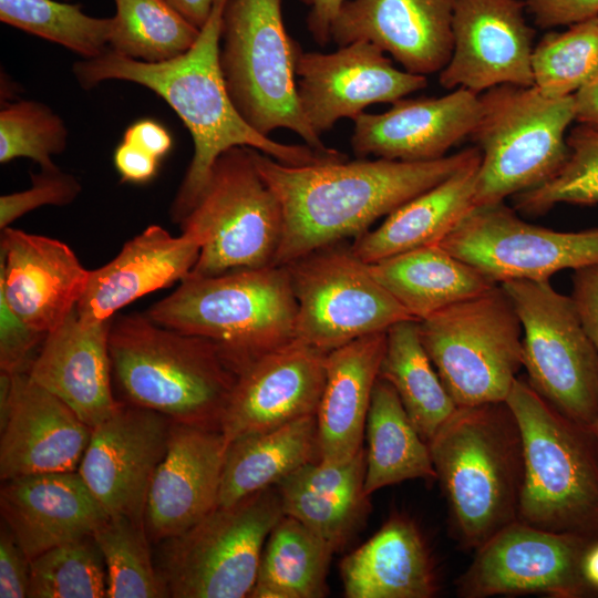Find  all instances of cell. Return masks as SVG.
<instances>
[{
  "label": "cell",
  "instance_id": "52a82bcc",
  "mask_svg": "<svg viewBox=\"0 0 598 598\" xmlns=\"http://www.w3.org/2000/svg\"><path fill=\"white\" fill-rule=\"evenodd\" d=\"M301 48L285 27L282 0H227L219 61L237 111L258 133L279 128L311 148L332 153L309 125L297 97L296 60Z\"/></svg>",
  "mask_w": 598,
  "mask_h": 598
},
{
  "label": "cell",
  "instance_id": "7bdbcfd3",
  "mask_svg": "<svg viewBox=\"0 0 598 598\" xmlns=\"http://www.w3.org/2000/svg\"><path fill=\"white\" fill-rule=\"evenodd\" d=\"M63 120L48 105L33 100L8 103L0 111V162L19 157L37 162L41 169L58 167L52 156L68 145Z\"/></svg>",
  "mask_w": 598,
  "mask_h": 598
},
{
  "label": "cell",
  "instance_id": "b9f144b4",
  "mask_svg": "<svg viewBox=\"0 0 598 598\" xmlns=\"http://www.w3.org/2000/svg\"><path fill=\"white\" fill-rule=\"evenodd\" d=\"M568 157L546 183L516 194L515 208L525 215H542L566 203L598 204V128L579 124L567 135Z\"/></svg>",
  "mask_w": 598,
  "mask_h": 598
},
{
  "label": "cell",
  "instance_id": "f907efd6",
  "mask_svg": "<svg viewBox=\"0 0 598 598\" xmlns=\"http://www.w3.org/2000/svg\"><path fill=\"white\" fill-rule=\"evenodd\" d=\"M123 142L135 145L158 159L165 156L173 145L166 127L151 118H142L131 124L123 134Z\"/></svg>",
  "mask_w": 598,
  "mask_h": 598
},
{
  "label": "cell",
  "instance_id": "f1b7e54d",
  "mask_svg": "<svg viewBox=\"0 0 598 598\" xmlns=\"http://www.w3.org/2000/svg\"><path fill=\"white\" fill-rule=\"evenodd\" d=\"M347 598H431L439 590L430 548L405 515H392L340 563Z\"/></svg>",
  "mask_w": 598,
  "mask_h": 598
},
{
  "label": "cell",
  "instance_id": "e0dca14e",
  "mask_svg": "<svg viewBox=\"0 0 598 598\" xmlns=\"http://www.w3.org/2000/svg\"><path fill=\"white\" fill-rule=\"evenodd\" d=\"M174 423L158 412L120 402L92 429L78 472L110 516L144 525L148 488Z\"/></svg>",
  "mask_w": 598,
  "mask_h": 598
},
{
  "label": "cell",
  "instance_id": "7dc6e473",
  "mask_svg": "<svg viewBox=\"0 0 598 598\" xmlns=\"http://www.w3.org/2000/svg\"><path fill=\"white\" fill-rule=\"evenodd\" d=\"M526 11L542 29L571 25L598 17V0H525Z\"/></svg>",
  "mask_w": 598,
  "mask_h": 598
},
{
  "label": "cell",
  "instance_id": "e575fe53",
  "mask_svg": "<svg viewBox=\"0 0 598 598\" xmlns=\"http://www.w3.org/2000/svg\"><path fill=\"white\" fill-rule=\"evenodd\" d=\"M334 548L292 516L283 515L265 543L250 598H321Z\"/></svg>",
  "mask_w": 598,
  "mask_h": 598
},
{
  "label": "cell",
  "instance_id": "8d00e7d4",
  "mask_svg": "<svg viewBox=\"0 0 598 598\" xmlns=\"http://www.w3.org/2000/svg\"><path fill=\"white\" fill-rule=\"evenodd\" d=\"M109 49L123 56L158 63L192 48L200 29L166 0H114Z\"/></svg>",
  "mask_w": 598,
  "mask_h": 598
},
{
  "label": "cell",
  "instance_id": "9f6ffc18",
  "mask_svg": "<svg viewBox=\"0 0 598 598\" xmlns=\"http://www.w3.org/2000/svg\"><path fill=\"white\" fill-rule=\"evenodd\" d=\"M594 432H595L596 443H597V448H598V419H597L596 424L594 426Z\"/></svg>",
  "mask_w": 598,
  "mask_h": 598
},
{
  "label": "cell",
  "instance_id": "277c9868",
  "mask_svg": "<svg viewBox=\"0 0 598 598\" xmlns=\"http://www.w3.org/2000/svg\"><path fill=\"white\" fill-rule=\"evenodd\" d=\"M429 447L462 548L475 551L518 519L524 445L506 401L457 406Z\"/></svg>",
  "mask_w": 598,
  "mask_h": 598
},
{
  "label": "cell",
  "instance_id": "836d02e7",
  "mask_svg": "<svg viewBox=\"0 0 598 598\" xmlns=\"http://www.w3.org/2000/svg\"><path fill=\"white\" fill-rule=\"evenodd\" d=\"M364 435L368 496L409 480H436L429 443L413 425L393 386L381 377L373 386Z\"/></svg>",
  "mask_w": 598,
  "mask_h": 598
},
{
  "label": "cell",
  "instance_id": "ee69618b",
  "mask_svg": "<svg viewBox=\"0 0 598 598\" xmlns=\"http://www.w3.org/2000/svg\"><path fill=\"white\" fill-rule=\"evenodd\" d=\"M30 188L0 197V228L9 227L24 214L44 205L65 206L81 192L79 181L59 167L31 174Z\"/></svg>",
  "mask_w": 598,
  "mask_h": 598
},
{
  "label": "cell",
  "instance_id": "2e32d148",
  "mask_svg": "<svg viewBox=\"0 0 598 598\" xmlns=\"http://www.w3.org/2000/svg\"><path fill=\"white\" fill-rule=\"evenodd\" d=\"M295 72L300 109L319 136L341 118L354 121L372 104H392L427 85L426 76L395 68L385 52L368 41L330 53L301 49Z\"/></svg>",
  "mask_w": 598,
  "mask_h": 598
},
{
  "label": "cell",
  "instance_id": "74e56055",
  "mask_svg": "<svg viewBox=\"0 0 598 598\" xmlns=\"http://www.w3.org/2000/svg\"><path fill=\"white\" fill-rule=\"evenodd\" d=\"M93 537L106 568L107 598L168 597L143 524L125 516H109Z\"/></svg>",
  "mask_w": 598,
  "mask_h": 598
},
{
  "label": "cell",
  "instance_id": "cb8c5ba5",
  "mask_svg": "<svg viewBox=\"0 0 598 598\" xmlns=\"http://www.w3.org/2000/svg\"><path fill=\"white\" fill-rule=\"evenodd\" d=\"M480 113V94L463 87L440 97H403L383 113L360 114L350 143L360 158L435 161L471 136Z\"/></svg>",
  "mask_w": 598,
  "mask_h": 598
},
{
  "label": "cell",
  "instance_id": "4fadbf2b",
  "mask_svg": "<svg viewBox=\"0 0 598 598\" xmlns=\"http://www.w3.org/2000/svg\"><path fill=\"white\" fill-rule=\"evenodd\" d=\"M285 267L297 301L295 339L324 353L413 319L343 241Z\"/></svg>",
  "mask_w": 598,
  "mask_h": 598
},
{
  "label": "cell",
  "instance_id": "83f0119b",
  "mask_svg": "<svg viewBox=\"0 0 598 598\" xmlns=\"http://www.w3.org/2000/svg\"><path fill=\"white\" fill-rule=\"evenodd\" d=\"M385 344L386 331H382L327 352L324 386L316 412L319 462L342 464L363 448Z\"/></svg>",
  "mask_w": 598,
  "mask_h": 598
},
{
  "label": "cell",
  "instance_id": "9c48e42d",
  "mask_svg": "<svg viewBox=\"0 0 598 598\" xmlns=\"http://www.w3.org/2000/svg\"><path fill=\"white\" fill-rule=\"evenodd\" d=\"M285 515L277 486L216 506L187 530L154 544L168 597H249L269 533Z\"/></svg>",
  "mask_w": 598,
  "mask_h": 598
},
{
  "label": "cell",
  "instance_id": "f546056e",
  "mask_svg": "<svg viewBox=\"0 0 598 598\" xmlns=\"http://www.w3.org/2000/svg\"><path fill=\"white\" fill-rule=\"evenodd\" d=\"M481 153L450 177L410 199L375 229L354 238L352 252L365 264L440 244L475 207Z\"/></svg>",
  "mask_w": 598,
  "mask_h": 598
},
{
  "label": "cell",
  "instance_id": "d6986e66",
  "mask_svg": "<svg viewBox=\"0 0 598 598\" xmlns=\"http://www.w3.org/2000/svg\"><path fill=\"white\" fill-rule=\"evenodd\" d=\"M326 354L295 339L244 365L220 424L227 443L316 414Z\"/></svg>",
  "mask_w": 598,
  "mask_h": 598
},
{
  "label": "cell",
  "instance_id": "484cf974",
  "mask_svg": "<svg viewBox=\"0 0 598 598\" xmlns=\"http://www.w3.org/2000/svg\"><path fill=\"white\" fill-rule=\"evenodd\" d=\"M112 320L85 324L74 310L47 334L25 372L92 429L120 404L113 390L109 351Z\"/></svg>",
  "mask_w": 598,
  "mask_h": 598
},
{
  "label": "cell",
  "instance_id": "f6af8a7d",
  "mask_svg": "<svg viewBox=\"0 0 598 598\" xmlns=\"http://www.w3.org/2000/svg\"><path fill=\"white\" fill-rule=\"evenodd\" d=\"M47 334L24 323L0 298L1 372H27Z\"/></svg>",
  "mask_w": 598,
  "mask_h": 598
},
{
  "label": "cell",
  "instance_id": "ac0fdd59",
  "mask_svg": "<svg viewBox=\"0 0 598 598\" xmlns=\"http://www.w3.org/2000/svg\"><path fill=\"white\" fill-rule=\"evenodd\" d=\"M525 1L456 0L453 50L439 82L481 94L503 84L534 85V30Z\"/></svg>",
  "mask_w": 598,
  "mask_h": 598
},
{
  "label": "cell",
  "instance_id": "d4e9b609",
  "mask_svg": "<svg viewBox=\"0 0 598 598\" xmlns=\"http://www.w3.org/2000/svg\"><path fill=\"white\" fill-rule=\"evenodd\" d=\"M0 511L30 560L52 547L93 535L110 516L78 471L2 481Z\"/></svg>",
  "mask_w": 598,
  "mask_h": 598
},
{
  "label": "cell",
  "instance_id": "4316f807",
  "mask_svg": "<svg viewBox=\"0 0 598 598\" xmlns=\"http://www.w3.org/2000/svg\"><path fill=\"white\" fill-rule=\"evenodd\" d=\"M200 245L182 234L172 236L151 225L124 244L106 265L90 270L75 311L81 322L95 324L114 318L136 299L185 279L194 268Z\"/></svg>",
  "mask_w": 598,
  "mask_h": 598
},
{
  "label": "cell",
  "instance_id": "8992f818",
  "mask_svg": "<svg viewBox=\"0 0 598 598\" xmlns=\"http://www.w3.org/2000/svg\"><path fill=\"white\" fill-rule=\"evenodd\" d=\"M145 315L217 343L240 369L295 340L297 301L285 266L188 275Z\"/></svg>",
  "mask_w": 598,
  "mask_h": 598
},
{
  "label": "cell",
  "instance_id": "8fae6325",
  "mask_svg": "<svg viewBox=\"0 0 598 598\" xmlns=\"http://www.w3.org/2000/svg\"><path fill=\"white\" fill-rule=\"evenodd\" d=\"M419 329L457 406L506 401L523 368V328L499 283L419 321Z\"/></svg>",
  "mask_w": 598,
  "mask_h": 598
},
{
  "label": "cell",
  "instance_id": "db71d44e",
  "mask_svg": "<svg viewBox=\"0 0 598 598\" xmlns=\"http://www.w3.org/2000/svg\"><path fill=\"white\" fill-rule=\"evenodd\" d=\"M188 22L202 29L208 20L215 0H166Z\"/></svg>",
  "mask_w": 598,
  "mask_h": 598
},
{
  "label": "cell",
  "instance_id": "9a60e30c",
  "mask_svg": "<svg viewBox=\"0 0 598 598\" xmlns=\"http://www.w3.org/2000/svg\"><path fill=\"white\" fill-rule=\"evenodd\" d=\"M594 542L517 519L475 550L455 582L456 594L461 598L524 594L584 597L592 589L584 577L582 559Z\"/></svg>",
  "mask_w": 598,
  "mask_h": 598
},
{
  "label": "cell",
  "instance_id": "6da1fadb",
  "mask_svg": "<svg viewBox=\"0 0 598 598\" xmlns=\"http://www.w3.org/2000/svg\"><path fill=\"white\" fill-rule=\"evenodd\" d=\"M227 0H215L195 43L164 62L133 60L107 49L73 65L83 89L109 80L128 81L159 95L179 116L194 144V154L173 199L169 214L181 223L197 202L218 156L235 146H249L295 166L348 159L344 153L318 152L307 144H285L255 131L237 111L227 91L219 50L223 12Z\"/></svg>",
  "mask_w": 598,
  "mask_h": 598
},
{
  "label": "cell",
  "instance_id": "5bb4252c",
  "mask_svg": "<svg viewBox=\"0 0 598 598\" xmlns=\"http://www.w3.org/2000/svg\"><path fill=\"white\" fill-rule=\"evenodd\" d=\"M495 283L549 280L598 265V227L558 231L523 220L502 203L474 207L439 244Z\"/></svg>",
  "mask_w": 598,
  "mask_h": 598
},
{
  "label": "cell",
  "instance_id": "44dd1931",
  "mask_svg": "<svg viewBox=\"0 0 598 598\" xmlns=\"http://www.w3.org/2000/svg\"><path fill=\"white\" fill-rule=\"evenodd\" d=\"M456 0H346L331 27L338 47L368 41L413 74L441 72L453 50Z\"/></svg>",
  "mask_w": 598,
  "mask_h": 598
},
{
  "label": "cell",
  "instance_id": "11a10c76",
  "mask_svg": "<svg viewBox=\"0 0 598 598\" xmlns=\"http://www.w3.org/2000/svg\"><path fill=\"white\" fill-rule=\"evenodd\" d=\"M582 574L592 590H598V540L591 543L582 559Z\"/></svg>",
  "mask_w": 598,
  "mask_h": 598
},
{
  "label": "cell",
  "instance_id": "5b68a950",
  "mask_svg": "<svg viewBox=\"0 0 598 598\" xmlns=\"http://www.w3.org/2000/svg\"><path fill=\"white\" fill-rule=\"evenodd\" d=\"M524 445L518 520L598 540V448L594 429L549 405L525 378L506 399Z\"/></svg>",
  "mask_w": 598,
  "mask_h": 598
},
{
  "label": "cell",
  "instance_id": "f35d334b",
  "mask_svg": "<svg viewBox=\"0 0 598 598\" xmlns=\"http://www.w3.org/2000/svg\"><path fill=\"white\" fill-rule=\"evenodd\" d=\"M0 20L84 59L99 56L109 49L113 27L112 18L91 17L80 4L54 0H0Z\"/></svg>",
  "mask_w": 598,
  "mask_h": 598
},
{
  "label": "cell",
  "instance_id": "816d5d0a",
  "mask_svg": "<svg viewBox=\"0 0 598 598\" xmlns=\"http://www.w3.org/2000/svg\"><path fill=\"white\" fill-rule=\"evenodd\" d=\"M308 8L306 24L313 41L323 47L331 41V27L346 0H299Z\"/></svg>",
  "mask_w": 598,
  "mask_h": 598
},
{
  "label": "cell",
  "instance_id": "4dcf8cb0",
  "mask_svg": "<svg viewBox=\"0 0 598 598\" xmlns=\"http://www.w3.org/2000/svg\"><path fill=\"white\" fill-rule=\"evenodd\" d=\"M276 486L283 513L301 522L334 550L349 543L370 512L363 473L354 462L308 463Z\"/></svg>",
  "mask_w": 598,
  "mask_h": 598
},
{
  "label": "cell",
  "instance_id": "30bf717a",
  "mask_svg": "<svg viewBox=\"0 0 598 598\" xmlns=\"http://www.w3.org/2000/svg\"><path fill=\"white\" fill-rule=\"evenodd\" d=\"M254 152L249 146L223 152L194 207L179 223L182 234L200 245L190 276L274 265L283 230L282 208L261 176Z\"/></svg>",
  "mask_w": 598,
  "mask_h": 598
},
{
  "label": "cell",
  "instance_id": "7c38bea8",
  "mask_svg": "<svg viewBox=\"0 0 598 598\" xmlns=\"http://www.w3.org/2000/svg\"><path fill=\"white\" fill-rule=\"evenodd\" d=\"M523 328V368L533 390L566 417L594 429L598 419V350L570 297L549 280L499 283Z\"/></svg>",
  "mask_w": 598,
  "mask_h": 598
},
{
  "label": "cell",
  "instance_id": "ab89813d",
  "mask_svg": "<svg viewBox=\"0 0 598 598\" xmlns=\"http://www.w3.org/2000/svg\"><path fill=\"white\" fill-rule=\"evenodd\" d=\"M568 27L534 47V85L550 97L574 95L598 70V17Z\"/></svg>",
  "mask_w": 598,
  "mask_h": 598
},
{
  "label": "cell",
  "instance_id": "603a6c76",
  "mask_svg": "<svg viewBox=\"0 0 598 598\" xmlns=\"http://www.w3.org/2000/svg\"><path fill=\"white\" fill-rule=\"evenodd\" d=\"M227 447L219 430L174 423L146 497L144 527L152 545L187 530L218 506Z\"/></svg>",
  "mask_w": 598,
  "mask_h": 598
},
{
  "label": "cell",
  "instance_id": "3957f363",
  "mask_svg": "<svg viewBox=\"0 0 598 598\" xmlns=\"http://www.w3.org/2000/svg\"><path fill=\"white\" fill-rule=\"evenodd\" d=\"M109 351L118 402L220 431L239 368L217 343L132 313L113 318Z\"/></svg>",
  "mask_w": 598,
  "mask_h": 598
},
{
  "label": "cell",
  "instance_id": "c3c4849f",
  "mask_svg": "<svg viewBox=\"0 0 598 598\" xmlns=\"http://www.w3.org/2000/svg\"><path fill=\"white\" fill-rule=\"evenodd\" d=\"M570 299L589 339L598 350V265L574 270Z\"/></svg>",
  "mask_w": 598,
  "mask_h": 598
},
{
  "label": "cell",
  "instance_id": "60d3db41",
  "mask_svg": "<svg viewBox=\"0 0 598 598\" xmlns=\"http://www.w3.org/2000/svg\"><path fill=\"white\" fill-rule=\"evenodd\" d=\"M28 597H106V568L93 535L58 545L33 558Z\"/></svg>",
  "mask_w": 598,
  "mask_h": 598
},
{
  "label": "cell",
  "instance_id": "f5cc1de1",
  "mask_svg": "<svg viewBox=\"0 0 598 598\" xmlns=\"http://www.w3.org/2000/svg\"><path fill=\"white\" fill-rule=\"evenodd\" d=\"M575 121L598 128V70L574 94Z\"/></svg>",
  "mask_w": 598,
  "mask_h": 598
},
{
  "label": "cell",
  "instance_id": "7a4b0ae2",
  "mask_svg": "<svg viewBox=\"0 0 598 598\" xmlns=\"http://www.w3.org/2000/svg\"><path fill=\"white\" fill-rule=\"evenodd\" d=\"M480 154L477 147L429 162L359 158L288 165L255 148L256 165L283 215L274 261L285 266L370 230L383 216L440 184Z\"/></svg>",
  "mask_w": 598,
  "mask_h": 598
},
{
  "label": "cell",
  "instance_id": "1f68e13d",
  "mask_svg": "<svg viewBox=\"0 0 598 598\" xmlns=\"http://www.w3.org/2000/svg\"><path fill=\"white\" fill-rule=\"evenodd\" d=\"M368 268L417 321L497 285L439 244L368 264Z\"/></svg>",
  "mask_w": 598,
  "mask_h": 598
},
{
  "label": "cell",
  "instance_id": "681fc988",
  "mask_svg": "<svg viewBox=\"0 0 598 598\" xmlns=\"http://www.w3.org/2000/svg\"><path fill=\"white\" fill-rule=\"evenodd\" d=\"M158 158L144 150L121 142L114 151L113 162L122 182L142 184L157 173Z\"/></svg>",
  "mask_w": 598,
  "mask_h": 598
},
{
  "label": "cell",
  "instance_id": "d590c367",
  "mask_svg": "<svg viewBox=\"0 0 598 598\" xmlns=\"http://www.w3.org/2000/svg\"><path fill=\"white\" fill-rule=\"evenodd\" d=\"M379 377L393 386L427 443L457 408L423 347L417 320H403L386 330Z\"/></svg>",
  "mask_w": 598,
  "mask_h": 598
},
{
  "label": "cell",
  "instance_id": "7402d4cb",
  "mask_svg": "<svg viewBox=\"0 0 598 598\" xmlns=\"http://www.w3.org/2000/svg\"><path fill=\"white\" fill-rule=\"evenodd\" d=\"M0 298L29 327L59 328L75 310L90 270L64 243L7 227L1 234Z\"/></svg>",
  "mask_w": 598,
  "mask_h": 598
},
{
  "label": "cell",
  "instance_id": "ffe728a7",
  "mask_svg": "<svg viewBox=\"0 0 598 598\" xmlns=\"http://www.w3.org/2000/svg\"><path fill=\"white\" fill-rule=\"evenodd\" d=\"M0 478L78 471L92 427L25 372L11 374L0 414Z\"/></svg>",
  "mask_w": 598,
  "mask_h": 598
},
{
  "label": "cell",
  "instance_id": "d6a6232c",
  "mask_svg": "<svg viewBox=\"0 0 598 598\" xmlns=\"http://www.w3.org/2000/svg\"><path fill=\"white\" fill-rule=\"evenodd\" d=\"M319 461L316 414L271 430L241 436L228 444L218 506L231 505L269 486L301 466Z\"/></svg>",
  "mask_w": 598,
  "mask_h": 598
},
{
  "label": "cell",
  "instance_id": "bcb514c9",
  "mask_svg": "<svg viewBox=\"0 0 598 598\" xmlns=\"http://www.w3.org/2000/svg\"><path fill=\"white\" fill-rule=\"evenodd\" d=\"M31 560L18 544L9 527L0 528V597L25 598L30 584Z\"/></svg>",
  "mask_w": 598,
  "mask_h": 598
},
{
  "label": "cell",
  "instance_id": "ba28073f",
  "mask_svg": "<svg viewBox=\"0 0 598 598\" xmlns=\"http://www.w3.org/2000/svg\"><path fill=\"white\" fill-rule=\"evenodd\" d=\"M471 137L481 153L475 207L504 202L549 181L565 164L574 95L550 97L535 85L503 84L480 94Z\"/></svg>",
  "mask_w": 598,
  "mask_h": 598
}]
</instances>
